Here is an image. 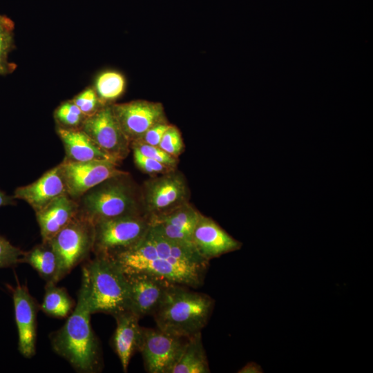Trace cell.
<instances>
[{
	"instance_id": "6da1fadb",
	"label": "cell",
	"mask_w": 373,
	"mask_h": 373,
	"mask_svg": "<svg viewBox=\"0 0 373 373\" xmlns=\"http://www.w3.org/2000/svg\"><path fill=\"white\" fill-rule=\"evenodd\" d=\"M111 258L125 274L145 272L194 288L202 284L209 265L195 248L171 241L151 227L138 243Z\"/></svg>"
},
{
	"instance_id": "7a4b0ae2",
	"label": "cell",
	"mask_w": 373,
	"mask_h": 373,
	"mask_svg": "<svg viewBox=\"0 0 373 373\" xmlns=\"http://www.w3.org/2000/svg\"><path fill=\"white\" fill-rule=\"evenodd\" d=\"M91 315L88 276L83 266L75 309L65 324L50 335L52 350L82 373L96 372L101 365L99 341L90 325Z\"/></svg>"
},
{
	"instance_id": "3957f363",
	"label": "cell",
	"mask_w": 373,
	"mask_h": 373,
	"mask_svg": "<svg viewBox=\"0 0 373 373\" xmlns=\"http://www.w3.org/2000/svg\"><path fill=\"white\" fill-rule=\"evenodd\" d=\"M187 287L171 283L152 316L158 329L188 338L206 326L215 301L207 294Z\"/></svg>"
},
{
	"instance_id": "277c9868",
	"label": "cell",
	"mask_w": 373,
	"mask_h": 373,
	"mask_svg": "<svg viewBox=\"0 0 373 373\" xmlns=\"http://www.w3.org/2000/svg\"><path fill=\"white\" fill-rule=\"evenodd\" d=\"M77 202V216L93 224L117 217L145 215L141 191H138L127 172L111 177L90 189Z\"/></svg>"
},
{
	"instance_id": "5b68a950",
	"label": "cell",
	"mask_w": 373,
	"mask_h": 373,
	"mask_svg": "<svg viewBox=\"0 0 373 373\" xmlns=\"http://www.w3.org/2000/svg\"><path fill=\"white\" fill-rule=\"evenodd\" d=\"M89 283L91 314L103 312L113 317L130 311L126 274L111 257L95 256L84 265Z\"/></svg>"
},
{
	"instance_id": "8992f818",
	"label": "cell",
	"mask_w": 373,
	"mask_h": 373,
	"mask_svg": "<svg viewBox=\"0 0 373 373\" xmlns=\"http://www.w3.org/2000/svg\"><path fill=\"white\" fill-rule=\"evenodd\" d=\"M94 225L95 256L111 257L138 243L151 224L145 215L117 217L98 221Z\"/></svg>"
},
{
	"instance_id": "52a82bcc",
	"label": "cell",
	"mask_w": 373,
	"mask_h": 373,
	"mask_svg": "<svg viewBox=\"0 0 373 373\" xmlns=\"http://www.w3.org/2000/svg\"><path fill=\"white\" fill-rule=\"evenodd\" d=\"M48 242L59 261L58 283L93 251L94 225L77 214Z\"/></svg>"
},
{
	"instance_id": "ba28073f",
	"label": "cell",
	"mask_w": 373,
	"mask_h": 373,
	"mask_svg": "<svg viewBox=\"0 0 373 373\" xmlns=\"http://www.w3.org/2000/svg\"><path fill=\"white\" fill-rule=\"evenodd\" d=\"M189 187L175 169L147 180L141 191L144 212L149 218L160 216L188 202Z\"/></svg>"
},
{
	"instance_id": "9c48e42d",
	"label": "cell",
	"mask_w": 373,
	"mask_h": 373,
	"mask_svg": "<svg viewBox=\"0 0 373 373\" xmlns=\"http://www.w3.org/2000/svg\"><path fill=\"white\" fill-rule=\"evenodd\" d=\"M81 129L117 164L128 155L131 142L119 125L111 104H105L87 117Z\"/></svg>"
},
{
	"instance_id": "30bf717a",
	"label": "cell",
	"mask_w": 373,
	"mask_h": 373,
	"mask_svg": "<svg viewBox=\"0 0 373 373\" xmlns=\"http://www.w3.org/2000/svg\"><path fill=\"white\" fill-rule=\"evenodd\" d=\"M187 338L160 329L144 327L140 348L144 367L149 373H171L178 361Z\"/></svg>"
},
{
	"instance_id": "8fae6325",
	"label": "cell",
	"mask_w": 373,
	"mask_h": 373,
	"mask_svg": "<svg viewBox=\"0 0 373 373\" xmlns=\"http://www.w3.org/2000/svg\"><path fill=\"white\" fill-rule=\"evenodd\" d=\"M59 165L67 194L77 201L90 189L125 172L119 170L117 164L111 160L70 162L64 160Z\"/></svg>"
},
{
	"instance_id": "7c38bea8",
	"label": "cell",
	"mask_w": 373,
	"mask_h": 373,
	"mask_svg": "<svg viewBox=\"0 0 373 373\" xmlns=\"http://www.w3.org/2000/svg\"><path fill=\"white\" fill-rule=\"evenodd\" d=\"M114 115L123 133L131 143L141 139L154 125L167 122L160 102L134 100L111 104Z\"/></svg>"
},
{
	"instance_id": "4fadbf2b",
	"label": "cell",
	"mask_w": 373,
	"mask_h": 373,
	"mask_svg": "<svg viewBox=\"0 0 373 373\" xmlns=\"http://www.w3.org/2000/svg\"><path fill=\"white\" fill-rule=\"evenodd\" d=\"M10 289L15 309V318L18 332V350L27 358L36 352L37 316L40 305L30 294L26 285L17 283Z\"/></svg>"
},
{
	"instance_id": "5bb4252c",
	"label": "cell",
	"mask_w": 373,
	"mask_h": 373,
	"mask_svg": "<svg viewBox=\"0 0 373 373\" xmlns=\"http://www.w3.org/2000/svg\"><path fill=\"white\" fill-rule=\"evenodd\" d=\"M129 290L130 311L140 318L152 315L171 284L145 272L126 274Z\"/></svg>"
},
{
	"instance_id": "9a60e30c",
	"label": "cell",
	"mask_w": 373,
	"mask_h": 373,
	"mask_svg": "<svg viewBox=\"0 0 373 373\" xmlns=\"http://www.w3.org/2000/svg\"><path fill=\"white\" fill-rule=\"evenodd\" d=\"M196 251L207 261L240 249L242 242L235 239L212 218L200 214L192 234Z\"/></svg>"
},
{
	"instance_id": "2e32d148",
	"label": "cell",
	"mask_w": 373,
	"mask_h": 373,
	"mask_svg": "<svg viewBox=\"0 0 373 373\" xmlns=\"http://www.w3.org/2000/svg\"><path fill=\"white\" fill-rule=\"evenodd\" d=\"M200 213L186 202L166 213L149 218L151 227L163 237L193 247L192 234Z\"/></svg>"
},
{
	"instance_id": "e0dca14e",
	"label": "cell",
	"mask_w": 373,
	"mask_h": 373,
	"mask_svg": "<svg viewBox=\"0 0 373 373\" xmlns=\"http://www.w3.org/2000/svg\"><path fill=\"white\" fill-rule=\"evenodd\" d=\"M64 194H67L66 186L58 164L34 182L17 188L13 197L26 201L37 212Z\"/></svg>"
},
{
	"instance_id": "ac0fdd59",
	"label": "cell",
	"mask_w": 373,
	"mask_h": 373,
	"mask_svg": "<svg viewBox=\"0 0 373 373\" xmlns=\"http://www.w3.org/2000/svg\"><path fill=\"white\" fill-rule=\"evenodd\" d=\"M114 318L116 328L112 338L113 347L126 372L133 355L140 350L144 327L139 324L140 318L131 311Z\"/></svg>"
},
{
	"instance_id": "d6986e66",
	"label": "cell",
	"mask_w": 373,
	"mask_h": 373,
	"mask_svg": "<svg viewBox=\"0 0 373 373\" xmlns=\"http://www.w3.org/2000/svg\"><path fill=\"white\" fill-rule=\"evenodd\" d=\"M77 213V201L68 194L55 198L45 207L35 212L42 242H49Z\"/></svg>"
},
{
	"instance_id": "ffe728a7",
	"label": "cell",
	"mask_w": 373,
	"mask_h": 373,
	"mask_svg": "<svg viewBox=\"0 0 373 373\" xmlns=\"http://www.w3.org/2000/svg\"><path fill=\"white\" fill-rule=\"evenodd\" d=\"M57 131L64 146L66 152L64 160L70 162L111 160L114 162L81 128L66 129L58 127Z\"/></svg>"
},
{
	"instance_id": "44dd1931",
	"label": "cell",
	"mask_w": 373,
	"mask_h": 373,
	"mask_svg": "<svg viewBox=\"0 0 373 373\" xmlns=\"http://www.w3.org/2000/svg\"><path fill=\"white\" fill-rule=\"evenodd\" d=\"M20 263H27L33 267L46 283H57L59 261L50 242L36 245L24 251Z\"/></svg>"
},
{
	"instance_id": "7402d4cb",
	"label": "cell",
	"mask_w": 373,
	"mask_h": 373,
	"mask_svg": "<svg viewBox=\"0 0 373 373\" xmlns=\"http://www.w3.org/2000/svg\"><path fill=\"white\" fill-rule=\"evenodd\" d=\"M209 362L201 332L188 338L184 349L171 373H208Z\"/></svg>"
},
{
	"instance_id": "603a6c76",
	"label": "cell",
	"mask_w": 373,
	"mask_h": 373,
	"mask_svg": "<svg viewBox=\"0 0 373 373\" xmlns=\"http://www.w3.org/2000/svg\"><path fill=\"white\" fill-rule=\"evenodd\" d=\"M74 300L64 287H57L56 283H46L44 300L40 309L55 318H66L72 311Z\"/></svg>"
},
{
	"instance_id": "cb8c5ba5",
	"label": "cell",
	"mask_w": 373,
	"mask_h": 373,
	"mask_svg": "<svg viewBox=\"0 0 373 373\" xmlns=\"http://www.w3.org/2000/svg\"><path fill=\"white\" fill-rule=\"evenodd\" d=\"M95 86L94 89L100 101L107 104V102L116 99L124 93L125 79L118 72L105 71L97 77Z\"/></svg>"
},
{
	"instance_id": "d4e9b609",
	"label": "cell",
	"mask_w": 373,
	"mask_h": 373,
	"mask_svg": "<svg viewBox=\"0 0 373 373\" xmlns=\"http://www.w3.org/2000/svg\"><path fill=\"white\" fill-rule=\"evenodd\" d=\"M14 23L0 15V75L11 73L15 65L8 61V55L14 47Z\"/></svg>"
},
{
	"instance_id": "484cf974",
	"label": "cell",
	"mask_w": 373,
	"mask_h": 373,
	"mask_svg": "<svg viewBox=\"0 0 373 373\" xmlns=\"http://www.w3.org/2000/svg\"><path fill=\"white\" fill-rule=\"evenodd\" d=\"M54 117L58 127L66 129L81 128L87 117L72 100L59 105L55 111Z\"/></svg>"
},
{
	"instance_id": "4316f807",
	"label": "cell",
	"mask_w": 373,
	"mask_h": 373,
	"mask_svg": "<svg viewBox=\"0 0 373 373\" xmlns=\"http://www.w3.org/2000/svg\"><path fill=\"white\" fill-rule=\"evenodd\" d=\"M72 101L86 117L94 114L105 105L100 101L95 89L92 88L85 89L75 96Z\"/></svg>"
},
{
	"instance_id": "83f0119b",
	"label": "cell",
	"mask_w": 373,
	"mask_h": 373,
	"mask_svg": "<svg viewBox=\"0 0 373 373\" xmlns=\"http://www.w3.org/2000/svg\"><path fill=\"white\" fill-rule=\"evenodd\" d=\"M131 148H135L143 155L161 162L169 167L175 169L177 158L166 153L159 146H151L140 141L131 143Z\"/></svg>"
},
{
	"instance_id": "f1b7e54d",
	"label": "cell",
	"mask_w": 373,
	"mask_h": 373,
	"mask_svg": "<svg viewBox=\"0 0 373 373\" xmlns=\"http://www.w3.org/2000/svg\"><path fill=\"white\" fill-rule=\"evenodd\" d=\"M159 147L176 158L181 154L184 144L181 133L175 126L170 125L164 134Z\"/></svg>"
},
{
	"instance_id": "f546056e",
	"label": "cell",
	"mask_w": 373,
	"mask_h": 373,
	"mask_svg": "<svg viewBox=\"0 0 373 373\" xmlns=\"http://www.w3.org/2000/svg\"><path fill=\"white\" fill-rule=\"evenodd\" d=\"M132 149L134 162L136 166L144 173L151 175L162 174L175 169L143 155L135 148Z\"/></svg>"
},
{
	"instance_id": "4dcf8cb0",
	"label": "cell",
	"mask_w": 373,
	"mask_h": 373,
	"mask_svg": "<svg viewBox=\"0 0 373 373\" xmlns=\"http://www.w3.org/2000/svg\"><path fill=\"white\" fill-rule=\"evenodd\" d=\"M23 253L0 235V269L12 267L19 264Z\"/></svg>"
},
{
	"instance_id": "1f68e13d",
	"label": "cell",
	"mask_w": 373,
	"mask_h": 373,
	"mask_svg": "<svg viewBox=\"0 0 373 373\" xmlns=\"http://www.w3.org/2000/svg\"><path fill=\"white\" fill-rule=\"evenodd\" d=\"M170 125L167 122L157 124L150 128L137 141L151 146H159L164 134Z\"/></svg>"
},
{
	"instance_id": "d6a6232c",
	"label": "cell",
	"mask_w": 373,
	"mask_h": 373,
	"mask_svg": "<svg viewBox=\"0 0 373 373\" xmlns=\"http://www.w3.org/2000/svg\"><path fill=\"white\" fill-rule=\"evenodd\" d=\"M15 198L7 195L4 191L0 189V207L8 205H15L16 202Z\"/></svg>"
},
{
	"instance_id": "836d02e7",
	"label": "cell",
	"mask_w": 373,
	"mask_h": 373,
	"mask_svg": "<svg viewBox=\"0 0 373 373\" xmlns=\"http://www.w3.org/2000/svg\"><path fill=\"white\" fill-rule=\"evenodd\" d=\"M260 365L251 362L247 363L245 367L238 371V372L250 373V372H262V371Z\"/></svg>"
}]
</instances>
